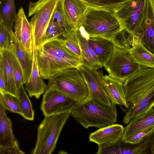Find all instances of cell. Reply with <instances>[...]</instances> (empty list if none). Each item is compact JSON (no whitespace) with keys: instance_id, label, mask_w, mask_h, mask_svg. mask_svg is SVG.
<instances>
[{"instance_id":"2e32d148","label":"cell","mask_w":154,"mask_h":154,"mask_svg":"<svg viewBox=\"0 0 154 154\" xmlns=\"http://www.w3.org/2000/svg\"><path fill=\"white\" fill-rule=\"evenodd\" d=\"M154 126V108L132 119L124 128L122 139L125 141L141 131Z\"/></svg>"},{"instance_id":"e0dca14e","label":"cell","mask_w":154,"mask_h":154,"mask_svg":"<svg viewBox=\"0 0 154 154\" xmlns=\"http://www.w3.org/2000/svg\"><path fill=\"white\" fill-rule=\"evenodd\" d=\"M37 50L34 47L33 62L32 72L28 81L25 84V89L29 96L35 97L39 99L40 96L44 93L47 85L44 82L39 71L37 60Z\"/></svg>"},{"instance_id":"5b68a950","label":"cell","mask_w":154,"mask_h":154,"mask_svg":"<svg viewBox=\"0 0 154 154\" xmlns=\"http://www.w3.org/2000/svg\"><path fill=\"white\" fill-rule=\"evenodd\" d=\"M72 111L45 116L37 128L35 145L32 154H51L55 150L63 127Z\"/></svg>"},{"instance_id":"836d02e7","label":"cell","mask_w":154,"mask_h":154,"mask_svg":"<svg viewBox=\"0 0 154 154\" xmlns=\"http://www.w3.org/2000/svg\"><path fill=\"white\" fill-rule=\"evenodd\" d=\"M154 129V126L144 129L127 140L125 141L127 143L135 144L140 142L143 139L147 134Z\"/></svg>"},{"instance_id":"484cf974","label":"cell","mask_w":154,"mask_h":154,"mask_svg":"<svg viewBox=\"0 0 154 154\" xmlns=\"http://www.w3.org/2000/svg\"><path fill=\"white\" fill-rule=\"evenodd\" d=\"M90 8L115 12L131 0H82Z\"/></svg>"},{"instance_id":"d4e9b609","label":"cell","mask_w":154,"mask_h":154,"mask_svg":"<svg viewBox=\"0 0 154 154\" xmlns=\"http://www.w3.org/2000/svg\"><path fill=\"white\" fill-rule=\"evenodd\" d=\"M16 15L14 0H0V22L12 35L14 34L12 27Z\"/></svg>"},{"instance_id":"8fae6325","label":"cell","mask_w":154,"mask_h":154,"mask_svg":"<svg viewBox=\"0 0 154 154\" xmlns=\"http://www.w3.org/2000/svg\"><path fill=\"white\" fill-rule=\"evenodd\" d=\"M77 68L86 81L91 98L103 104L111 106L112 102L105 89L102 72L92 69L82 63Z\"/></svg>"},{"instance_id":"5bb4252c","label":"cell","mask_w":154,"mask_h":154,"mask_svg":"<svg viewBox=\"0 0 154 154\" xmlns=\"http://www.w3.org/2000/svg\"><path fill=\"white\" fill-rule=\"evenodd\" d=\"M124 131L123 125L113 124L91 133L89 137V140L98 145L113 143L122 138Z\"/></svg>"},{"instance_id":"44dd1931","label":"cell","mask_w":154,"mask_h":154,"mask_svg":"<svg viewBox=\"0 0 154 154\" xmlns=\"http://www.w3.org/2000/svg\"><path fill=\"white\" fill-rule=\"evenodd\" d=\"M11 51L13 53L22 69L25 84L29 80L32 72L33 54L28 53L22 48L16 39L14 35L12 38Z\"/></svg>"},{"instance_id":"74e56055","label":"cell","mask_w":154,"mask_h":154,"mask_svg":"<svg viewBox=\"0 0 154 154\" xmlns=\"http://www.w3.org/2000/svg\"><path fill=\"white\" fill-rule=\"evenodd\" d=\"M153 154H154V146L153 148Z\"/></svg>"},{"instance_id":"30bf717a","label":"cell","mask_w":154,"mask_h":154,"mask_svg":"<svg viewBox=\"0 0 154 154\" xmlns=\"http://www.w3.org/2000/svg\"><path fill=\"white\" fill-rule=\"evenodd\" d=\"M79 104L48 82L43 95L40 109L45 116L72 111Z\"/></svg>"},{"instance_id":"6da1fadb","label":"cell","mask_w":154,"mask_h":154,"mask_svg":"<svg viewBox=\"0 0 154 154\" xmlns=\"http://www.w3.org/2000/svg\"><path fill=\"white\" fill-rule=\"evenodd\" d=\"M123 83L128 106L123 120L126 125L154 106V68H140Z\"/></svg>"},{"instance_id":"9a60e30c","label":"cell","mask_w":154,"mask_h":154,"mask_svg":"<svg viewBox=\"0 0 154 154\" xmlns=\"http://www.w3.org/2000/svg\"><path fill=\"white\" fill-rule=\"evenodd\" d=\"M130 48L134 62L141 68H154V54L143 45L137 35L132 36Z\"/></svg>"},{"instance_id":"7402d4cb","label":"cell","mask_w":154,"mask_h":154,"mask_svg":"<svg viewBox=\"0 0 154 154\" xmlns=\"http://www.w3.org/2000/svg\"><path fill=\"white\" fill-rule=\"evenodd\" d=\"M88 42L100 63L103 67L112 54L116 47L115 45L109 40L98 37L90 36Z\"/></svg>"},{"instance_id":"8992f818","label":"cell","mask_w":154,"mask_h":154,"mask_svg":"<svg viewBox=\"0 0 154 154\" xmlns=\"http://www.w3.org/2000/svg\"><path fill=\"white\" fill-rule=\"evenodd\" d=\"M48 82L79 104L91 98L86 81L77 68H69L61 71L48 79Z\"/></svg>"},{"instance_id":"ba28073f","label":"cell","mask_w":154,"mask_h":154,"mask_svg":"<svg viewBox=\"0 0 154 154\" xmlns=\"http://www.w3.org/2000/svg\"><path fill=\"white\" fill-rule=\"evenodd\" d=\"M103 66L109 76L123 83L127 78L141 68L134 62L130 48L116 47Z\"/></svg>"},{"instance_id":"d6a6232c","label":"cell","mask_w":154,"mask_h":154,"mask_svg":"<svg viewBox=\"0 0 154 154\" xmlns=\"http://www.w3.org/2000/svg\"><path fill=\"white\" fill-rule=\"evenodd\" d=\"M51 20L60 25L65 31L68 29H72L69 26L66 20L60 0H59L54 11Z\"/></svg>"},{"instance_id":"3957f363","label":"cell","mask_w":154,"mask_h":154,"mask_svg":"<svg viewBox=\"0 0 154 154\" xmlns=\"http://www.w3.org/2000/svg\"><path fill=\"white\" fill-rule=\"evenodd\" d=\"M81 26L90 37L109 40L115 46L120 41L124 30L114 12L89 7Z\"/></svg>"},{"instance_id":"7a4b0ae2","label":"cell","mask_w":154,"mask_h":154,"mask_svg":"<svg viewBox=\"0 0 154 154\" xmlns=\"http://www.w3.org/2000/svg\"><path fill=\"white\" fill-rule=\"evenodd\" d=\"M37 60L41 76L48 80L64 69L77 68L81 63L79 57L60 37L42 44L37 50Z\"/></svg>"},{"instance_id":"603a6c76","label":"cell","mask_w":154,"mask_h":154,"mask_svg":"<svg viewBox=\"0 0 154 154\" xmlns=\"http://www.w3.org/2000/svg\"><path fill=\"white\" fill-rule=\"evenodd\" d=\"M6 109L0 104V147L13 145L17 140L14 134L12 122L8 117Z\"/></svg>"},{"instance_id":"1f68e13d","label":"cell","mask_w":154,"mask_h":154,"mask_svg":"<svg viewBox=\"0 0 154 154\" xmlns=\"http://www.w3.org/2000/svg\"><path fill=\"white\" fill-rule=\"evenodd\" d=\"M12 66L15 84L18 91L21 86L25 84V81L22 69L14 55L12 60Z\"/></svg>"},{"instance_id":"277c9868","label":"cell","mask_w":154,"mask_h":154,"mask_svg":"<svg viewBox=\"0 0 154 154\" xmlns=\"http://www.w3.org/2000/svg\"><path fill=\"white\" fill-rule=\"evenodd\" d=\"M116 105L109 106L89 99L79 104L71 111V115L85 128L93 127L100 128L117 121Z\"/></svg>"},{"instance_id":"ac0fdd59","label":"cell","mask_w":154,"mask_h":154,"mask_svg":"<svg viewBox=\"0 0 154 154\" xmlns=\"http://www.w3.org/2000/svg\"><path fill=\"white\" fill-rule=\"evenodd\" d=\"M136 35L139 37L144 46L154 54V18L149 0L145 16Z\"/></svg>"},{"instance_id":"d590c367","label":"cell","mask_w":154,"mask_h":154,"mask_svg":"<svg viewBox=\"0 0 154 154\" xmlns=\"http://www.w3.org/2000/svg\"><path fill=\"white\" fill-rule=\"evenodd\" d=\"M0 94H10L7 88L3 70L1 67H0Z\"/></svg>"},{"instance_id":"83f0119b","label":"cell","mask_w":154,"mask_h":154,"mask_svg":"<svg viewBox=\"0 0 154 154\" xmlns=\"http://www.w3.org/2000/svg\"><path fill=\"white\" fill-rule=\"evenodd\" d=\"M78 30L72 29H67L63 32L60 38L64 44L75 54L80 60L81 51L79 42Z\"/></svg>"},{"instance_id":"8d00e7d4","label":"cell","mask_w":154,"mask_h":154,"mask_svg":"<svg viewBox=\"0 0 154 154\" xmlns=\"http://www.w3.org/2000/svg\"><path fill=\"white\" fill-rule=\"evenodd\" d=\"M154 18V0H149Z\"/></svg>"},{"instance_id":"ffe728a7","label":"cell","mask_w":154,"mask_h":154,"mask_svg":"<svg viewBox=\"0 0 154 154\" xmlns=\"http://www.w3.org/2000/svg\"><path fill=\"white\" fill-rule=\"evenodd\" d=\"M14 56L11 51L0 50V67L3 69L7 88L11 94L17 97L18 91L14 81L12 66Z\"/></svg>"},{"instance_id":"4316f807","label":"cell","mask_w":154,"mask_h":154,"mask_svg":"<svg viewBox=\"0 0 154 154\" xmlns=\"http://www.w3.org/2000/svg\"><path fill=\"white\" fill-rule=\"evenodd\" d=\"M22 112L21 115L25 119L33 121L34 118V110L31 102L22 85L18 91V96Z\"/></svg>"},{"instance_id":"cb8c5ba5","label":"cell","mask_w":154,"mask_h":154,"mask_svg":"<svg viewBox=\"0 0 154 154\" xmlns=\"http://www.w3.org/2000/svg\"><path fill=\"white\" fill-rule=\"evenodd\" d=\"M79 42L81 51V63L97 70L103 67L93 50L89 45L88 40L83 36L79 29L77 31Z\"/></svg>"},{"instance_id":"d6986e66","label":"cell","mask_w":154,"mask_h":154,"mask_svg":"<svg viewBox=\"0 0 154 154\" xmlns=\"http://www.w3.org/2000/svg\"><path fill=\"white\" fill-rule=\"evenodd\" d=\"M103 81L105 90L112 103L124 106L128 109V106L126 99L123 83L109 75L103 76Z\"/></svg>"},{"instance_id":"f546056e","label":"cell","mask_w":154,"mask_h":154,"mask_svg":"<svg viewBox=\"0 0 154 154\" xmlns=\"http://www.w3.org/2000/svg\"><path fill=\"white\" fill-rule=\"evenodd\" d=\"M64 31L61 26L51 20L42 45L47 42L60 37Z\"/></svg>"},{"instance_id":"52a82bcc","label":"cell","mask_w":154,"mask_h":154,"mask_svg":"<svg viewBox=\"0 0 154 154\" xmlns=\"http://www.w3.org/2000/svg\"><path fill=\"white\" fill-rule=\"evenodd\" d=\"M60 0H38L30 2L28 17L32 16L30 23L34 47L38 50L41 45L52 14Z\"/></svg>"},{"instance_id":"4dcf8cb0","label":"cell","mask_w":154,"mask_h":154,"mask_svg":"<svg viewBox=\"0 0 154 154\" xmlns=\"http://www.w3.org/2000/svg\"><path fill=\"white\" fill-rule=\"evenodd\" d=\"M14 35V33L11 34L3 23L0 22V50L11 51Z\"/></svg>"},{"instance_id":"e575fe53","label":"cell","mask_w":154,"mask_h":154,"mask_svg":"<svg viewBox=\"0 0 154 154\" xmlns=\"http://www.w3.org/2000/svg\"><path fill=\"white\" fill-rule=\"evenodd\" d=\"M25 154L19 148L17 140L12 146L6 147H0V154Z\"/></svg>"},{"instance_id":"7c38bea8","label":"cell","mask_w":154,"mask_h":154,"mask_svg":"<svg viewBox=\"0 0 154 154\" xmlns=\"http://www.w3.org/2000/svg\"><path fill=\"white\" fill-rule=\"evenodd\" d=\"M14 23L16 39L25 51L33 54L34 44L32 28L22 7L19 9Z\"/></svg>"},{"instance_id":"9c48e42d","label":"cell","mask_w":154,"mask_h":154,"mask_svg":"<svg viewBox=\"0 0 154 154\" xmlns=\"http://www.w3.org/2000/svg\"><path fill=\"white\" fill-rule=\"evenodd\" d=\"M148 0H131L114 12L124 28L131 35L138 32L145 16Z\"/></svg>"},{"instance_id":"4fadbf2b","label":"cell","mask_w":154,"mask_h":154,"mask_svg":"<svg viewBox=\"0 0 154 154\" xmlns=\"http://www.w3.org/2000/svg\"><path fill=\"white\" fill-rule=\"evenodd\" d=\"M66 22L72 29L78 30L82 26L88 7L82 0H60Z\"/></svg>"},{"instance_id":"f1b7e54d","label":"cell","mask_w":154,"mask_h":154,"mask_svg":"<svg viewBox=\"0 0 154 154\" xmlns=\"http://www.w3.org/2000/svg\"><path fill=\"white\" fill-rule=\"evenodd\" d=\"M0 104L6 109L21 115L20 103L17 97L10 94H0Z\"/></svg>"}]
</instances>
